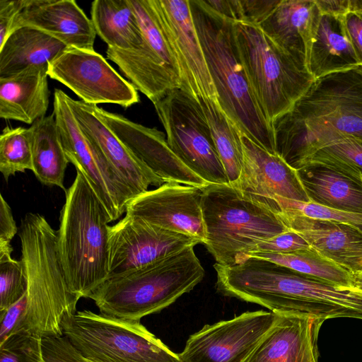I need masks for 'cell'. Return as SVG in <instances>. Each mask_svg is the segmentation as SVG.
<instances>
[{"label":"cell","mask_w":362,"mask_h":362,"mask_svg":"<svg viewBox=\"0 0 362 362\" xmlns=\"http://www.w3.org/2000/svg\"><path fill=\"white\" fill-rule=\"evenodd\" d=\"M65 194L57 230L59 256L70 289L80 298H88L109 276L111 220L79 170Z\"/></svg>","instance_id":"3957f363"},{"label":"cell","mask_w":362,"mask_h":362,"mask_svg":"<svg viewBox=\"0 0 362 362\" xmlns=\"http://www.w3.org/2000/svg\"><path fill=\"white\" fill-rule=\"evenodd\" d=\"M21 26L35 28L78 49H93L97 35L91 19L74 0H27L13 30Z\"/></svg>","instance_id":"44dd1931"},{"label":"cell","mask_w":362,"mask_h":362,"mask_svg":"<svg viewBox=\"0 0 362 362\" xmlns=\"http://www.w3.org/2000/svg\"><path fill=\"white\" fill-rule=\"evenodd\" d=\"M320 165L362 183V141L344 138L314 151L298 165Z\"/></svg>","instance_id":"1f68e13d"},{"label":"cell","mask_w":362,"mask_h":362,"mask_svg":"<svg viewBox=\"0 0 362 362\" xmlns=\"http://www.w3.org/2000/svg\"><path fill=\"white\" fill-rule=\"evenodd\" d=\"M69 104L81 129L114 170L124 179L136 196L151 185L165 183L140 161L98 117L93 105L68 98Z\"/></svg>","instance_id":"ffe728a7"},{"label":"cell","mask_w":362,"mask_h":362,"mask_svg":"<svg viewBox=\"0 0 362 362\" xmlns=\"http://www.w3.org/2000/svg\"><path fill=\"white\" fill-rule=\"evenodd\" d=\"M142 29L144 42L137 49L108 47L107 58L135 88L153 103L181 88L180 66L166 35L156 0H130Z\"/></svg>","instance_id":"9c48e42d"},{"label":"cell","mask_w":362,"mask_h":362,"mask_svg":"<svg viewBox=\"0 0 362 362\" xmlns=\"http://www.w3.org/2000/svg\"><path fill=\"white\" fill-rule=\"evenodd\" d=\"M33 170L29 128L5 127L0 136V171L5 180Z\"/></svg>","instance_id":"d6a6232c"},{"label":"cell","mask_w":362,"mask_h":362,"mask_svg":"<svg viewBox=\"0 0 362 362\" xmlns=\"http://www.w3.org/2000/svg\"><path fill=\"white\" fill-rule=\"evenodd\" d=\"M69 95L55 89L53 114L61 143L69 163L87 178L104 205L111 222L120 218L136 194L81 129L68 102Z\"/></svg>","instance_id":"8fae6325"},{"label":"cell","mask_w":362,"mask_h":362,"mask_svg":"<svg viewBox=\"0 0 362 362\" xmlns=\"http://www.w3.org/2000/svg\"><path fill=\"white\" fill-rule=\"evenodd\" d=\"M200 243L139 218L126 216L109 227V276L134 270Z\"/></svg>","instance_id":"5bb4252c"},{"label":"cell","mask_w":362,"mask_h":362,"mask_svg":"<svg viewBox=\"0 0 362 362\" xmlns=\"http://www.w3.org/2000/svg\"><path fill=\"white\" fill-rule=\"evenodd\" d=\"M206 3L219 14L240 22L242 21V10L240 0H208Z\"/></svg>","instance_id":"ee69618b"},{"label":"cell","mask_w":362,"mask_h":362,"mask_svg":"<svg viewBox=\"0 0 362 362\" xmlns=\"http://www.w3.org/2000/svg\"><path fill=\"white\" fill-rule=\"evenodd\" d=\"M27 0H0V47L13 31L18 14Z\"/></svg>","instance_id":"60d3db41"},{"label":"cell","mask_w":362,"mask_h":362,"mask_svg":"<svg viewBox=\"0 0 362 362\" xmlns=\"http://www.w3.org/2000/svg\"><path fill=\"white\" fill-rule=\"evenodd\" d=\"M189 4L219 105L242 133L276 153L273 127L258 105L240 57L235 21L213 10L205 0H189Z\"/></svg>","instance_id":"7a4b0ae2"},{"label":"cell","mask_w":362,"mask_h":362,"mask_svg":"<svg viewBox=\"0 0 362 362\" xmlns=\"http://www.w3.org/2000/svg\"><path fill=\"white\" fill-rule=\"evenodd\" d=\"M339 20L343 34L352 45L362 64V14L351 9Z\"/></svg>","instance_id":"ab89813d"},{"label":"cell","mask_w":362,"mask_h":362,"mask_svg":"<svg viewBox=\"0 0 362 362\" xmlns=\"http://www.w3.org/2000/svg\"><path fill=\"white\" fill-rule=\"evenodd\" d=\"M153 104L178 158L209 185L230 184L198 100L177 88Z\"/></svg>","instance_id":"30bf717a"},{"label":"cell","mask_w":362,"mask_h":362,"mask_svg":"<svg viewBox=\"0 0 362 362\" xmlns=\"http://www.w3.org/2000/svg\"><path fill=\"white\" fill-rule=\"evenodd\" d=\"M48 66H34L0 78V117L33 124L46 116Z\"/></svg>","instance_id":"cb8c5ba5"},{"label":"cell","mask_w":362,"mask_h":362,"mask_svg":"<svg viewBox=\"0 0 362 362\" xmlns=\"http://www.w3.org/2000/svg\"><path fill=\"white\" fill-rule=\"evenodd\" d=\"M285 225L310 247L351 273L362 270V232L338 222L308 218L279 209Z\"/></svg>","instance_id":"7402d4cb"},{"label":"cell","mask_w":362,"mask_h":362,"mask_svg":"<svg viewBox=\"0 0 362 362\" xmlns=\"http://www.w3.org/2000/svg\"><path fill=\"white\" fill-rule=\"evenodd\" d=\"M321 15L340 18L352 9L351 0H315Z\"/></svg>","instance_id":"f6af8a7d"},{"label":"cell","mask_w":362,"mask_h":362,"mask_svg":"<svg viewBox=\"0 0 362 362\" xmlns=\"http://www.w3.org/2000/svg\"><path fill=\"white\" fill-rule=\"evenodd\" d=\"M208 121L216 151L229 182L235 185L243 164L242 132L223 110L217 98H197Z\"/></svg>","instance_id":"f546056e"},{"label":"cell","mask_w":362,"mask_h":362,"mask_svg":"<svg viewBox=\"0 0 362 362\" xmlns=\"http://www.w3.org/2000/svg\"><path fill=\"white\" fill-rule=\"evenodd\" d=\"M298 172L310 202L362 214V183L320 165L304 166Z\"/></svg>","instance_id":"4316f807"},{"label":"cell","mask_w":362,"mask_h":362,"mask_svg":"<svg viewBox=\"0 0 362 362\" xmlns=\"http://www.w3.org/2000/svg\"><path fill=\"white\" fill-rule=\"evenodd\" d=\"M67 47L30 26L14 29L0 47V78L48 64Z\"/></svg>","instance_id":"d4e9b609"},{"label":"cell","mask_w":362,"mask_h":362,"mask_svg":"<svg viewBox=\"0 0 362 362\" xmlns=\"http://www.w3.org/2000/svg\"><path fill=\"white\" fill-rule=\"evenodd\" d=\"M94 110L126 147L165 182H175L199 188L209 185L178 158L163 132L98 105H94Z\"/></svg>","instance_id":"e0dca14e"},{"label":"cell","mask_w":362,"mask_h":362,"mask_svg":"<svg viewBox=\"0 0 362 362\" xmlns=\"http://www.w3.org/2000/svg\"><path fill=\"white\" fill-rule=\"evenodd\" d=\"M62 335L94 362H182L140 321L90 310L77 311L62 323Z\"/></svg>","instance_id":"ba28073f"},{"label":"cell","mask_w":362,"mask_h":362,"mask_svg":"<svg viewBox=\"0 0 362 362\" xmlns=\"http://www.w3.org/2000/svg\"><path fill=\"white\" fill-rule=\"evenodd\" d=\"M308 248L310 246L303 237L288 228L285 232L259 243L252 253L286 254Z\"/></svg>","instance_id":"74e56055"},{"label":"cell","mask_w":362,"mask_h":362,"mask_svg":"<svg viewBox=\"0 0 362 362\" xmlns=\"http://www.w3.org/2000/svg\"><path fill=\"white\" fill-rule=\"evenodd\" d=\"M243 164L235 185L240 190L268 201L276 197L309 202L310 199L298 170L278 153L262 148L241 134Z\"/></svg>","instance_id":"ac0fdd59"},{"label":"cell","mask_w":362,"mask_h":362,"mask_svg":"<svg viewBox=\"0 0 362 362\" xmlns=\"http://www.w3.org/2000/svg\"><path fill=\"white\" fill-rule=\"evenodd\" d=\"M272 127L276 153L296 169L329 143L362 141V66L315 79Z\"/></svg>","instance_id":"6da1fadb"},{"label":"cell","mask_w":362,"mask_h":362,"mask_svg":"<svg viewBox=\"0 0 362 362\" xmlns=\"http://www.w3.org/2000/svg\"><path fill=\"white\" fill-rule=\"evenodd\" d=\"M0 362H45L42 338L18 332L0 344Z\"/></svg>","instance_id":"d590c367"},{"label":"cell","mask_w":362,"mask_h":362,"mask_svg":"<svg viewBox=\"0 0 362 362\" xmlns=\"http://www.w3.org/2000/svg\"><path fill=\"white\" fill-rule=\"evenodd\" d=\"M235 34L253 94L272 126L291 109L315 78L303 63L274 42L259 25L235 21Z\"/></svg>","instance_id":"52a82bcc"},{"label":"cell","mask_w":362,"mask_h":362,"mask_svg":"<svg viewBox=\"0 0 362 362\" xmlns=\"http://www.w3.org/2000/svg\"><path fill=\"white\" fill-rule=\"evenodd\" d=\"M352 275V291L362 296V270L351 273Z\"/></svg>","instance_id":"bcb514c9"},{"label":"cell","mask_w":362,"mask_h":362,"mask_svg":"<svg viewBox=\"0 0 362 362\" xmlns=\"http://www.w3.org/2000/svg\"><path fill=\"white\" fill-rule=\"evenodd\" d=\"M90 14L96 34L108 47L129 50L144 45V33L130 0H95Z\"/></svg>","instance_id":"484cf974"},{"label":"cell","mask_w":362,"mask_h":362,"mask_svg":"<svg viewBox=\"0 0 362 362\" xmlns=\"http://www.w3.org/2000/svg\"><path fill=\"white\" fill-rule=\"evenodd\" d=\"M352 9L362 14V0H351Z\"/></svg>","instance_id":"7dc6e473"},{"label":"cell","mask_w":362,"mask_h":362,"mask_svg":"<svg viewBox=\"0 0 362 362\" xmlns=\"http://www.w3.org/2000/svg\"><path fill=\"white\" fill-rule=\"evenodd\" d=\"M27 286L23 262L11 257L0 258V313L22 298Z\"/></svg>","instance_id":"e575fe53"},{"label":"cell","mask_w":362,"mask_h":362,"mask_svg":"<svg viewBox=\"0 0 362 362\" xmlns=\"http://www.w3.org/2000/svg\"><path fill=\"white\" fill-rule=\"evenodd\" d=\"M26 308L25 293L19 300L0 313V344L11 335L22 332Z\"/></svg>","instance_id":"f35d334b"},{"label":"cell","mask_w":362,"mask_h":362,"mask_svg":"<svg viewBox=\"0 0 362 362\" xmlns=\"http://www.w3.org/2000/svg\"><path fill=\"white\" fill-rule=\"evenodd\" d=\"M277 316L271 311H249L206 325L189 337L178 356L182 362H243Z\"/></svg>","instance_id":"4fadbf2b"},{"label":"cell","mask_w":362,"mask_h":362,"mask_svg":"<svg viewBox=\"0 0 362 362\" xmlns=\"http://www.w3.org/2000/svg\"><path fill=\"white\" fill-rule=\"evenodd\" d=\"M21 259L27 276L22 332L39 337L62 336L63 320L76 313L80 298L70 289L57 247V231L45 217L28 213L21 221Z\"/></svg>","instance_id":"277c9868"},{"label":"cell","mask_w":362,"mask_h":362,"mask_svg":"<svg viewBox=\"0 0 362 362\" xmlns=\"http://www.w3.org/2000/svg\"><path fill=\"white\" fill-rule=\"evenodd\" d=\"M249 257L272 262L337 288L350 290L352 287L350 272L310 247L286 254L255 252Z\"/></svg>","instance_id":"4dcf8cb0"},{"label":"cell","mask_w":362,"mask_h":362,"mask_svg":"<svg viewBox=\"0 0 362 362\" xmlns=\"http://www.w3.org/2000/svg\"><path fill=\"white\" fill-rule=\"evenodd\" d=\"M273 201L279 209L289 210L310 218L347 224L362 232V214L335 209L313 202H301L279 197Z\"/></svg>","instance_id":"836d02e7"},{"label":"cell","mask_w":362,"mask_h":362,"mask_svg":"<svg viewBox=\"0 0 362 362\" xmlns=\"http://www.w3.org/2000/svg\"><path fill=\"white\" fill-rule=\"evenodd\" d=\"M47 74L88 105L127 108L139 102L135 87L94 49L67 47L48 64Z\"/></svg>","instance_id":"7c38bea8"},{"label":"cell","mask_w":362,"mask_h":362,"mask_svg":"<svg viewBox=\"0 0 362 362\" xmlns=\"http://www.w3.org/2000/svg\"><path fill=\"white\" fill-rule=\"evenodd\" d=\"M201 188L165 182L138 195L126 208V214L151 224L206 242Z\"/></svg>","instance_id":"9a60e30c"},{"label":"cell","mask_w":362,"mask_h":362,"mask_svg":"<svg viewBox=\"0 0 362 362\" xmlns=\"http://www.w3.org/2000/svg\"><path fill=\"white\" fill-rule=\"evenodd\" d=\"M45 362H90L62 336L42 338Z\"/></svg>","instance_id":"8d00e7d4"},{"label":"cell","mask_w":362,"mask_h":362,"mask_svg":"<svg viewBox=\"0 0 362 362\" xmlns=\"http://www.w3.org/2000/svg\"><path fill=\"white\" fill-rule=\"evenodd\" d=\"M29 131L32 171L42 184L66 191L64 178L69 161L60 141L54 114L35 121Z\"/></svg>","instance_id":"f1b7e54d"},{"label":"cell","mask_w":362,"mask_h":362,"mask_svg":"<svg viewBox=\"0 0 362 362\" xmlns=\"http://www.w3.org/2000/svg\"><path fill=\"white\" fill-rule=\"evenodd\" d=\"M90 362H94V361H90Z\"/></svg>","instance_id":"c3c4849f"},{"label":"cell","mask_w":362,"mask_h":362,"mask_svg":"<svg viewBox=\"0 0 362 362\" xmlns=\"http://www.w3.org/2000/svg\"><path fill=\"white\" fill-rule=\"evenodd\" d=\"M204 274L191 246L147 266L108 277L88 298L101 314L140 321L191 291Z\"/></svg>","instance_id":"8992f818"},{"label":"cell","mask_w":362,"mask_h":362,"mask_svg":"<svg viewBox=\"0 0 362 362\" xmlns=\"http://www.w3.org/2000/svg\"><path fill=\"white\" fill-rule=\"evenodd\" d=\"M180 66L181 88L195 99L217 98L192 18L189 0H156Z\"/></svg>","instance_id":"2e32d148"},{"label":"cell","mask_w":362,"mask_h":362,"mask_svg":"<svg viewBox=\"0 0 362 362\" xmlns=\"http://www.w3.org/2000/svg\"><path fill=\"white\" fill-rule=\"evenodd\" d=\"M242 21L258 25L272 11L279 0H240Z\"/></svg>","instance_id":"b9f144b4"},{"label":"cell","mask_w":362,"mask_h":362,"mask_svg":"<svg viewBox=\"0 0 362 362\" xmlns=\"http://www.w3.org/2000/svg\"><path fill=\"white\" fill-rule=\"evenodd\" d=\"M360 66L354 49L341 31L339 18L321 15L308 63V71L315 80Z\"/></svg>","instance_id":"83f0119b"},{"label":"cell","mask_w":362,"mask_h":362,"mask_svg":"<svg viewBox=\"0 0 362 362\" xmlns=\"http://www.w3.org/2000/svg\"><path fill=\"white\" fill-rule=\"evenodd\" d=\"M18 232L11 209L0 194V247L11 246V241Z\"/></svg>","instance_id":"7bdbcfd3"},{"label":"cell","mask_w":362,"mask_h":362,"mask_svg":"<svg viewBox=\"0 0 362 362\" xmlns=\"http://www.w3.org/2000/svg\"><path fill=\"white\" fill-rule=\"evenodd\" d=\"M271 329L243 362H318L325 320L299 312H277Z\"/></svg>","instance_id":"d6986e66"},{"label":"cell","mask_w":362,"mask_h":362,"mask_svg":"<svg viewBox=\"0 0 362 362\" xmlns=\"http://www.w3.org/2000/svg\"><path fill=\"white\" fill-rule=\"evenodd\" d=\"M201 189L204 245L218 264H239L259 243L288 230L274 202L230 184L208 185Z\"/></svg>","instance_id":"5b68a950"},{"label":"cell","mask_w":362,"mask_h":362,"mask_svg":"<svg viewBox=\"0 0 362 362\" xmlns=\"http://www.w3.org/2000/svg\"><path fill=\"white\" fill-rule=\"evenodd\" d=\"M320 16L315 0H279L258 25L308 70Z\"/></svg>","instance_id":"603a6c76"}]
</instances>
